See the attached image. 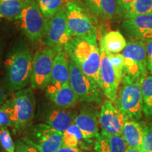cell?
<instances>
[{
	"label": "cell",
	"mask_w": 152,
	"mask_h": 152,
	"mask_svg": "<svg viewBox=\"0 0 152 152\" xmlns=\"http://www.w3.org/2000/svg\"><path fill=\"white\" fill-rule=\"evenodd\" d=\"M85 5L91 14L104 20H111L119 16L118 0H85Z\"/></svg>",
	"instance_id": "44dd1931"
},
{
	"label": "cell",
	"mask_w": 152,
	"mask_h": 152,
	"mask_svg": "<svg viewBox=\"0 0 152 152\" xmlns=\"http://www.w3.org/2000/svg\"><path fill=\"white\" fill-rule=\"evenodd\" d=\"M56 54L54 49L49 47L39 49L35 53L30 81L32 88L40 90L47 88L51 81Z\"/></svg>",
	"instance_id": "ba28073f"
},
{
	"label": "cell",
	"mask_w": 152,
	"mask_h": 152,
	"mask_svg": "<svg viewBox=\"0 0 152 152\" xmlns=\"http://www.w3.org/2000/svg\"><path fill=\"white\" fill-rule=\"evenodd\" d=\"M70 85L78 101L99 104L102 100V90L96 82L85 75L73 59L69 58Z\"/></svg>",
	"instance_id": "8992f818"
},
{
	"label": "cell",
	"mask_w": 152,
	"mask_h": 152,
	"mask_svg": "<svg viewBox=\"0 0 152 152\" xmlns=\"http://www.w3.org/2000/svg\"><path fill=\"white\" fill-rule=\"evenodd\" d=\"M27 137L39 152H56L63 145V132L47 124L32 126Z\"/></svg>",
	"instance_id": "8fae6325"
},
{
	"label": "cell",
	"mask_w": 152,
	"mask_h": 152,
	"mask_svg": "<svg viewBox=\"0 0 152 152\" xmlns=\"http://www.w3.org/2000/svg\"><path fill=\"white\" fill-rule=\"evenodd\" d=\"M7 99V94H6L5 90L1 87V85H0V106H1L2 104L4 103V102Z\"/></svg>",
	"instance_id": "e575fe53"
},
{
	"label": "cell",
	"mask_w": 152,
	"mask_h": 152,
	"mask_svg": "<svg viewBox=\"0 0 152 152\" xmlns=\"http://www.w3.org/2000/svg\"><path fill=\"white\" fill-rule=\"evenodd\" d=\"M99 123L96 111L90 108L81 109L74 116V123L80 130L83 137L87 140L96 138L99 136Z\"/></svg>",
	"instance_id": "9a60e30c"
},
{
	"label": "cell",
	"mask_w": 152,
	"mask_h": 152,
	"mask_svg": "<svg viewBox=\"0 0 152 152\" xmlns=\"http://www.w3.org/2000/svg\"><path fill=\"white\" fill-rule=\"evenodd\" d=\"M65 52L83 73L101 87V54L96 35L72 37L65 48Z\"/></svg>",
	"instance_id": "6da1fadb"
},
{
	"label": "cell",
	"mask_w": 152,
	"mask_h": 152,
	"mask_svg": "<svg viewBox=\"0 0 152 152\" xmlns=\"http://www.w3.org/2000/svg\"><path fill=\"white\" fill-rule=\"evenodd\" d=\"M14 152H39V151L33 142L28 137H25L16 140Z\"/></svg>",
	"instance_id": "f1b7e54d"
},
{
	"label": "cell",
	"mask_w": 152,
	"mask_h": 152,
	"mask_svg": "<svg viewBox=\"0 0 152 152\" xmlns=\"http://www.w3.org/2000/svg\"><path fill=\"white\" fill-rule=\"evenodd\" d=\"M125 152H140V150L137 149H133V148L130 147H127Z\"/></svg>",
	"instance_id": "d590c367"
},
{
	"label": "cell",
	"mask_w": 152,
	"mask_h": 152,
	"mask_svg": "<svg viewBox=\"0 0 152 152\" xmlns=\"http://www.w3.org/2000/svg\"><path fill=\"white\" fill-rule=\"evenodd\" d=\"M1 127H10V128H14L12 121L8 115V113L1 106H0V128Z\"/></svg>",
	"instance_id": "1f68e13d"
},
{
	"label": "cell",
	"mask_w": 152,
	"mask_h": 152,
	"mask_svg": "<svg viewBox=\"0 0 152 152\" xmlns=\"http://www.w3.org/2000/svg\"><path fill=\"white\" fill-rule=\"evenodd\" d=\"M122 136L128 147L140 150L143 142L144 126L137 121L128 120L123 126Z\"/></svg>",
	"instance_id": "7402d4cb"
},
{
	"label": "cell",
	"mask_w": 152,
	"mask_h": 152,
	"mask_svg": "<svg viewBox=\"0 0 152 152\" xmlns=\"http://www.w3.org/2000/svg\"><path fill=\"white\" fill-rule=\"evenodd\" d=\"M56 152H82V151L78 147H68L62 145Z\"/></svg>",
	"instance_id": "836d02e7"
},
{
	"label": "cell",
	"mask_w": 152,
	"mask_h": 152,
	"mask_svg": "<svg viewBox=\"0 0 152 152\" xmlns=\"http://www.w3.org/2000/svg\"><path fill=\"white\" fill-rule=\"evenodd\" d=\"M101 89L104 96L115 104L122 78L110 63L106 51L100 47Z\"/></svg>",
	"instance_id": "7c38bea8"
},
{
	"label": "cell",
	"mask_w": 152,
	"mask_h": 152,
	"mask_svg": "<svg viewBox=\"0 0 152 152\" xmlns=\"http://www.w3.org/2000/svg\"><path fill=\"white\" fill-rule=\"evenodd\" d=\"M46 94L56 107L61 109H69L79 102L70 83H66L56 88L47 87Z\"/></svg>",
	"instance_id": "ac0fdd59"
},
{
	"label": "cell",
	"mask_w": 152,
	"mask_h": 152,
	"mask_svg": "<svg viewBox=\"0 0 152 152\" xmlns=\"http://www.w3.org/2000/svg\"><path fill=\"white\" fill-rule=\"evenodd\" d=\"M44 42L47 47L56 52L65 51V48L72 39L68 30L65 7L52 18L47 20Z\"/></svg>",
	"instance_id": "30bf717a"
},
{
	"label": "cell",
	"mask_w": 152,
	"mask_h": 152,
	"mask_svg": "<svg viewBox=\"0 0 152 152\" xmlns=\"http://www.w3.org/2000/svg\"><path fill=\"white\" fill-rule=\"evenodd\" d=\"M26 3V0H0V18L18 20Z\"/></svg>",
	"instance_id": "cb8c5ba5"
},
{
	"label": "cell",
	"mask_w": 152,
	"mask_h": 152,
	"mask_svg": "<svg viewBox=\"0 0 152 152\" xmlns=\"http://www.w3.org/2000/svg\"><path fill=\"white\" fill-rule=\"evenodd\" d=\"M128 145L123 136L115 135L102 130L94 142L96 152H125Z\"/></svg>",
	"instance_id": "ffe728a7"
},
{
	"label": "cell",
	"mask_w": 152,
	"mask_h": 152,
	"mask_svg": "<svg viewBox=\"0 0 152 152\" xmlns=\"http://www.w3.org/2000/svg\"><path fill=\"white\" fill-rule=\"evenodd\" d=\"M140 152H152V123L144 126V138Z\"/></svg>",
	"instance_id": "4dcf8cb0"
},
{
	"label": "cell",
	"mask_w": 152,
	"mask_h": 152,
	"mask_svg": "<svg viewBox=\"0 0 152 152\" xmlns=\"http://www.w3.org/2000/svg\"><path fill=\"white\" fill-rule=\"evenodd\" d=\"M66 83H70L69 58L67 52L61 51L54 58L52 77L47 87L56 88Z\"/></svg>",
	"instance_id": "2e32d148"
},
{
	"label": "cell",
	"mask_w": 152,
	"mask_h": 152,
	"mask_svg": "<svg viewBox=\"0 0 152 152\" xmlns=\"http://www.w3.org/2000/svg\"><path fill=\"white\" fill-rule=\"evenodd\" d=\"M143 80H123L122 87L118 92L115 106L128 120L138 121L143 111L142 83Z\"/></svg>",
	"instance_id": "277c9868"
},
{
	"label": "cell",
	"mask_w": 152,
	"mask_h": 152,
	"mask_svg": "<svg viewBox=\"0 0 152 152\" xmlns=\"http://www.w3.org/2000/svg\"><path fill=\"white\" fill-rule=\"evenodd\" d=\"M42 14L47 20L52 18L63 8L66 2L65 0H37Z\"/></svg>",
	"instance_id": "484cf974"
},
{
	"label": "cell",
	"mask_w": 152,
	"mask_h": 152,
	"mask_svg": "<svg viewBox=\"0 0 152 152\" xmlns=\"http://www.w3.org/2000/svg\"><path fill=\"white\" fill-rule=\"evenodd\" d=\"M20 20L21 29L31 42H37L44 37L47 20L42 14L37 1L26 0Z\"/></svg>",
	"instance_id": "9c48e42d"
},
{
	"label": "cell",
	"mask_w": 152,
	"mask_h": 152,
	"mask_svg": "<svg viewBox=\"0 0 152 152\" xmlns=\"http://www.w3.org/2000/svg\"><path fill=\"white\" fill-rule=\"evenodd\" d=\"M147 68L152 74V40L147 42Z\"/></svg>",
	"instance_id": "d6a6232c"
},
{
	"label": "cell",
	"mask_w": 152,
	"mask_h": 152,
	"mask_svg": "<svg viewBox=\"0 0 152 152\" xmlns=\"http://www.w3.org/2000/svg\"><path fill=\"white\" fill-rule=\"evenodd\" d=\"M128 121L110 100H105L101 106L99 121L102 130L115 135L123 134V126Z\"/></svg>",
	"instance_id": "4fadbf2b"
},
{
	"label": "cell",
	"mask_w": 152,
	"mask_h": 152,
	"mask_svg": "<svg viewBox=\"0 0 152 152\" xmlns=\"http://www.w3.org/2000/svg\"><path fill=\"white\" fill-rule=\"evenodd\" d=\"M143 112L147 117H152V75L147 76L142 83Z\"/></svg>",
	"instance_id": "4316f807"
},
{
	"label": "cell",
	"mask_w": 152,
	"mask_h": 152,
	"mask_svg": "<svg viewBox=\"0 0 152 152\" xmlns=\"http://www.w3.org/2000/svg\"><path fill=\"white\" fill-rule=\"evenodd\" d=\"M33 56L29 47L20 42L13 47L5 60V83L10 92L23 90L30 81Z\"/></svg>",
	"instance_id": "7a4b0ae2"
},
{
	"label": "cell",
	"mask_w": 152,
	"mask_h": 152,
	"mask_svg": "<svg viewBox=\"0 0 152 152\" xmlns=\"http://www.w3.org/2000/svg\"><path fill=\"white\" fill-rule=\"evenodd\" d=\"M119 16L124 19L152 14V0H118Z\"/></svg>",
	"instance_id": "d6986e66"
},
{
	"label": "cell",
	"mask_w": 152,
	"mask_h": 152,
	"mask_svg": "<svg viewBox=\"0 0 152 152\" xmlns=\"http://www.w3.org/2000/svg\"><path fill=\"white\" fill-rule=\"evenodd\" d=\"M127 43L123 35L118 30L106 33L101 40V47L106 52L118 54L124 49Z\"/></svg>",
	"instance_id": "603a6c76"
},
{
	"label": "cell",
	"mask_w": 152,
	"mask_h": 152,
	"mask_svg": "<svg viewBox=\"0 0 152 152\" xmlns=\"http://www.w3.org/2000/svg\"><path fill=\"white\" fill-rule=\"evenodd\" d=\"M123 56V80H144L147 73V42L131 41L122 51Z\"/></svg>",
	"instance_id": "5b68a950"
},
{
	"label": "cell",
	"mask_w": 152,
	"mask_h": 152,
	"mask_svg": "<svg viewBox=\"0 0 152 152\" xmlns=\"http://www.w3.org/2000/svg\"><path fill=\"white\" fill-rule=\"evenodd\" d=\"M0 144L6 152H14L15 144L7 127L0 128Z\"/></svg>",
	"instance_id": "83f0119b"
},
{
	"label": "cell",
	"mask_w": 152,
	"mask_h": 152,
	"mask_svg": "<svg viewBox=\"0 0 152 152\" xmlns=\"http://www.w3.org/2000/svg\"><path fill=\"white\" fill-rule=\"evenodd\" d=\"M43 119L46 124L64 132L74 123V116L68 109L51 108L45 111Z\"/></svg>",
	"instance_id": "e0dca14e"
},
{
	"label": "cell",
	"mask_w": 152,
	"mask_h": 152,
	"mask_svg": "<svg viewBox=\"0 0 152 152\" xmlns=\"http://www.w3.org/2000/svg\"><path fill=\"white\" fill-rule=\"evenodd\" d=\"M8 113L14 125V132H21L31 125L35 111V99L31 88L14 92L1 106Z\"/></svg>",
	"instance_id": "3957f363"
},
{
	"label": "cell",
	"mask_w": 152,
	"mask_h": 152,
	"mask_svg": "<svg viewBox=\"0 0 152 152\" xmlns=\"http://www.w3.org/2000/svg\"><path fill=\"white\" fill-rule=\"evenodd\" d=\"M107 56L109 57V59L111 65L113 66L114 69L118 74V75L123 80V56L122 54H113V53H110L106 52Z\"/></svg>",
	"instance_id": "f546056e"
},
{
	"label": "cell",
	"mask_w": 152,
	"mask_h": 152,
	"mask_svg": "<svg viewBox=\"0 0 152 152\" xmlns=\"http://www.w3.org/2000/svg\"><path fill=\"white\" fill-rule=\"evenodd\" d=\"M84 140L80 130L73 123L71 127L63 132V145L68 147H78L83 146Z\"/></svg>",
	"instance_id": "d4e9b609"
},
{
	"label": "cell",
	"mask_w": 152,
	"mask_h": 152,
	"mask_svg": "<svg viewBox=\"0 0 152 152\" xmlns=\"http://www.w3.org/2000/svg\"><path fill=\"white\" fill-rule=\"evenodd\" d=\"M121 27L129 37L146 42L152 40V14L125 19Z\"/></svg>",
	"instance_id": "5bb4252c"
},
{
	"label": "cell",
	"mask_w": 152,
	"mask_h": 152,
	"mask_svg": "<svg viewBox=\"0 0 152 152\" xmlns=\"http://www.w3.org/2000/svg\"><path fill=\"white\" fill-rule=\"evenodd\" d=\"M66 21L71 37L96 35L94 19L77 1L68 0L65 5Z\"/></svg>",
	"instance_id": "52a82bcc"
},
{
	"label": "cell",
	"mask_w": 152,
	"mask_h": 152,
	"mask_svg": "<svg viewBox=\"0 0 152 152\" xmlns=\"http://www.w3.org/2000/svg\"><path fill=\"white\" fill-rule=\"evenodd\" d=\"M0 66H1V50H0Z\"/></svg>",
	"instance_id": "8d00e7d4"
}]
</instances>
